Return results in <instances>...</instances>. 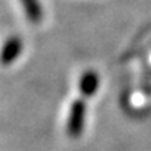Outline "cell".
Instances as JSON below:
<instances>
[{
    "mask_svg": "<svg viewBox=\"0 0 151 151\" xmlns=\"http://www.w3.org/2000/svg\"><path fill=\"white\" fill-rule=\"evenodd\" d=\"M99 87H100V76L96 70H87L81 75L79 82H78V88L84 97H87V99L93 97L97 93Z\"/></svg>",
    "mask_w": 151,
    "mask_h": 151,
    "instance_id": "3",
    "label": "cell"
},
{
    "mask_svg": "<svg viewBox=\"0 0 151 151\" xmlns=\"http://www.w3.org/2000/svg\"><path fill=\"white\" fill-rule=\"evenodd\" d=\"M24 50V43L22 40L18 37V35H12L9 37L1 49H0V65L3 66H7V65H12Z\"/></svg>",
    "mask_w": 151,
    "mask_h": 151,
    "instance_id": "2",
    "label": "cell"
},
{
    "mask_svg": "<svg viewBox=\"0 0 151 151\" xmlns=\"http://www.w3.org/2000/svg\"><path fill=\"white\" fill-rule=\"evenodd\" d=\"M21 4L31 24H40L43 21V7L40 0H21Z\"/></svg>",
    "mask_w": 151,
    "mask_h": 151,
    "instance_id": "4",
    "label": "cell"
},
{
    "mask_svg": "<svg viewBox=\"0 0 151 151\" xmlns=\"http://www.w3.org/2000/svg\"><path fill=\"white\" fill-rule=\"evenodd\" d=\"M87 119V104L84 100H75L70 106L66 120V132L70 138H78L84 132Z\"/></svg>",
    "mask_w": 151,
    "mask_h": 151,
    "instance_id": "1",
    "label": "cell"
}]
</instances>
